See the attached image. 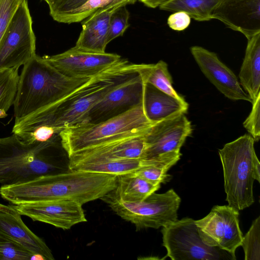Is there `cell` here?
<instances>
[{"mask_svg": "<svg viewBox=\"0 0 260 260\" xmlns=\"http://www.w3.org/2000/svg\"><path fill=\"white\" fill-rule=\"evenodd\" d=\"M143 104L147 118L153 123L180 113H185L188 108L184 100L176 99L145 82Z\"/></svg>", "mask_w": 260, "mask_h": 260, "instance_id": "cell-20", "label": "cell"}, {"mask_svg": "<svg viewBox=\"0 0 260 260\" xmlns=\"http://www.w3.org/2000/svg\"><path fill=\"white\" fill-rule=\"evenodd\" d=\"M191 133V123L184 113L153 124L145 134L146 149L142 159L181 155L180 148Z\"/></svg>", "mask_w": 260, "mask_h": 260, "instance_id": "cell-11", "label": "cell"}, {"mask_svg": "<svg viewBox=\"0 0 260 260\" xmlns=\"http://www.w3.org/2000/svg\"><path fill=\"white\" fill-rule=\"evenodd\" d=\"M160 186V184H154L131 173L117 176L115 188L108 194L122 201L137 202L155 192Z\"/></svg>", "mask_w": 260, "mask_h": 260, "instance_id": "cell-22", "label": "cell"}, {"mask_svg": "<svg viewBox=\"0 0 260 260\" xmlns=\"http://www.w3.org/2000/svg\"><path fill=\"white\" fill-rule=\"evenodd\" d=\"M82 206L70 200L23 203L12 205L21 215L62 230L70 229L75 224L87 221Z\"/></svg>", "mask_w": 260, "mask_h": 260, "instance_id": "cell-13", "label": "cell"}, {"mask_svg": "<svg viewBox=\"0 0 260 260\" xmlns=\"http://www.w3.org/2000/svg\"><path fill=\"white\" fill-rule=\"evenodd\" d=\"M36 36L27 0L14 14L0 41V70L19 68L36 53Z\"/></svg>", "mask_w": 260, "mask_h": 260, "instance_id": "cell-9", "label": "cell"}, {"mask_svg": "<svg viewBox=\"0 0 260 260\" xmlns=\"http://www.w3.org/2000/svg\"><path fill=\"white\" fill-rule=\"evenodd\" d=\"M222 0H168L159 6L160 10L171 11H184L190 18L199 21L213 19V14Z\"/></svg>", "mask_w": 260, "mask_h": 260, "instance_id": "cell-24", "label": "cell"}, {"mask_svg": "<svg viewBox=\"0 0 260 260\" xmlns=\"http://www.w3.org/2000/svg\"><path fill=\"white\" fill-rule=\"evenodd\" d=\"M137 0H88L73 11L61 21L70 24L83 21L95 12L116 6L133 4Z\"/></svg>", "mask_w": 260, "mask_h": 260, "instance_id": "cell-28", "label": "cell"}, {"mask_svg": "<svg viewBox=\"0 0 260 260\" xmlns=\"http://www.w3.org/2000/svg\"><path fill=\"white\" fill-rule=\"evenodd\" d=\"M252 104V110L243 124L254 141L257 142L260 138V94Z\"/></svg>", "mask_w": 260, "mask_h": 260, "instance_id": "cell-34", "label": "cell"}, {"mask_svg": "<svg viewBox=\"0 0 260 260\" xmlns=\"http://www.w3.org/2000/svg\"><path fill=\"white\" fill-rule=\"evenodd\" d=\"M145 6L151 8L159 7L160 5L168 0H139Z\"/></svg>", "mask_w": 260, "mask_h": 260, "instance_id": "cell-36", "label": "cell"}, {"mask_svg": "<svg viewBox=\"0 0 260 260\" xmlns=\"http://www.w3.org/2000/svg\"><path fill=\"white\" fill-rule=\"evenodd\" d=\"M88 0H57L49 6V14L56 21L61 23L69 14Z\"/></svg>", "mask_w": 260, "mask_h": 260, "instance_id": "cell-32", "label": "cell"}, {"mask_svg": "<svg viewBox=\"0 0 260 260\" xmlns=\"http://www.w3.org/2000/svg\"><path fill=\"white\" fill-rule=\"evenodd\" d=\"M181 155H170L154 159H145L146 165L133 172L156 184L167 181L168 170L180 159Z\"/></svg>", "mask_w": 260, "mask_h": 260, "instance_id": "cell-26", "label": "cell"}, {"mask_svg": "<svg viewBox=\"0 0 260 260\" xmlns=\"http://www.w3.org/2000/svg\"><path fill=\"white\" fill-rule=\"evenodd\" d=\"M146 165L144 159L100 160L69 164L70 170L119 176L133 173Z\"/></svg>", "mask_w": 260, "mask_h": 260, "instance_id": "cell-23", "label": "cell"}, {"mask_svg": "<svg viewBox=\"0 0 260 260\" xmlns=\"http://www.w3.org/2000/svg\"><path fill=\"white\" fill-rule=\"evenodd\" d=\"M154 123L147 118L143 102L98 122H84L62 129L61 145L68 156L106 142L144 135Z\"/></svg>", "mask_w": 260, "mask_h": 260, "instance_id": "cell-5", "label": "cell"}, {"mask_svg": "<svg viewBox=\"0 0 260 260\" xmlns=\"http://www.w3.org/2000/svg\"><path fill=\"white\" fill-rule=\"evenodd\" d=\"M116 180L115 175L70 170L25 182L2 185L0 195L12 204L70 200L83 205L101 199L114 189Z\"/></svg>", "mask_w": 260, "mask_h": 260, "instance_id": "cell-2", "label": "cell"}, {"mask_svg": "<svg viewBox=\"0 0 260 260\" xmlns=\"http://www.w3.org/2000/svg\"><path fill=\"white\" fill-rule=\"evenodd\" d=\"M247 44L239 77L252 103L260 94V31L247 36Z\"/></svg>", "mask_w": 260, "mask_h": 260, "instance_id": "cell-21", "label": "cell"}, {"mask_svg": "<svg viewBox=\"0 0 260 260\" xmlns=\"http://www.w3.org/2000/svg\"><path fill=\"white\" fill-rule=\"evenodd\" d=\"M18 70H0V118L7 116V112L14 104L19 79Z\"/></svg>", "mask_w": 260, "mask_h": 260, "instance_id": "cell-27", "label": "cell"}, {"mask_svg": "<svg viewBox=\"0 0 260 260\" xmlns=\"http://www.w3.org/2000/svg\"><path fill=\"white\" fill-rule=\"evenodd\" d=\"M43 259L22 245L0 236V260Z\"/></svg>", "mask_w": 260, "mask_h": 260, "instance_id": "cell-30", "label": "cell"}, {"mask_svg": "<svg viewBox=\"0 0 260 260\" xmlns=\"http://www.w3.org/2000/svg\"><path fill=\"white\" fill-rule=\"evenodd\" d=\"M0 210L14 211L15 209L12 205H5L0 203Z\"/></svg>", "mask_w": 260, "mask_h": 260, "instance_id": "cell-38", "label": "cell"}, {"mask_svg": "<svg viewBox=\"0 0 260 260\" xmlns=\"http://www.w3.org/2000/svg\"><path fill=\"white\" fill-rule=\"evenodd\" d=\"M245 260L260 259V216L252 222L241 243Z\"/></svg>", "mask_w": 260, "mask_h": 260, "instance_id": "cell-29", "label": "cell"}, {"mask_svg": "<svg viewBox=\"0 0 260 260\" xmlns=\"http://www.w3.org/2000/svg\"><path fill=\"white\" fill-rule=\"evenodd\" d=\"M44 1L47 3V4L48 5V6H49V5L53 4L54 3H55L57 0H44Z\"/></svg>", "mask_w": 260, "mask_h": 260, "instance_id": "cell-39", "label": "cell"}, {"mask_svg": "<svg viewBox=\"0 0 260 260\" xmlns=\"http://www.w3.org/2000/svg\"><path fill=\"white\" fill-rule=\"evenodd\" d=\"M25 0H0V41L14 14Z\"/></svg>", "mask_w": 260, "mask_h": 260, "instance_id": "cell-33", "label": "cell"}, {"mask_svg": "<svg viewBox=\"0 0 260 260\" xmlns=\"http://www.w3.org/2000/svg\"><path fill=\"white\" fill-rule=\"evenodd\" d=\"M142 64L121 59L114 66L91 78L61 102L38 111L15 122L13 131L52 127L62 129L85 122L91 110L118 83L139 72Z\"/></svg>", "mask_w": 260, "mask_h": 260, "instance_id": "cell-1", "label": "cell"}, {"mask_svg": "<svg viewBox=\"0 0 260 260\" xmlns=\"http://www.w3.org/2000/svg\"><path fill=\"white\" fill-rule=\"evenodd\" d=\"M162 245L172 260H235L236 255L205 244L192 218L185 217L162 227Z\"/></svg>", "mask_w": 260, "mask_h": 260, "instance_id": "cell-8", "label": "cell"}, {"mask_svg": "<svg viewBox=\"0 0 260 260\" xmlns=\"http://www.w3.org/2000/svg\"><path fill=\"white\" fill-rule=\"evenodd\" d=\"M57 147V141L27 144L14 134L0 138V184L13 185L69 171V159L58 153Z\"/></svg>", "mask_w": 260, "mask_h": 260, "instance_id": "cell-4", "label": "cell"}, {"mask_svg": "<svg viewBox=\"0 0 260 260\" xmlns=\"http://www.w3.org/2000/svg\"><path fill=\"white\" fill-rule=\"evenodd\" d=\"M43 57L60 73L74 78L94 77L121 59L117 54L86 51L75 46L61 53Z\"/></svg>", "mask_w": 260, "mask_h": 260, "instance_id": "cell-12", "label": "cell"}, {"mask_svg": "<svg viewBox=\"0 0 260 260\" xmlns=\"http://www.w3.org/2000/svg\"><path fill=\"white\" fill-rule=\"evenodd\" d=\"M119 216L131 222L137 230L158 229L177 220L181 203L178 194L171 189L163 193H152L137 202L119 200L108 193L101 199Z\"/></svg>", "mask_w": 260, "mask_h": 260, "instance_id": "cell-7", "label": "cell"}, {"mask_svg": "<svg viewBox=\"0 0 260 260\" xmlns=\"http://www.w3.org/2000/svg\"><path fill=\"white\" fill-rule=\"evenodd\" d=\"M190 52L202 73L225 97L233 101L243 100L252 104L236 76L220 60L216 53L198 46H192Z\"/></svg>", "mask_w": 260, "mask_h": 260, "instance_id": "cell-15", "label": "cell"}, {"mask_svg": "<svg viewBox=\"0 0 260 260\" xmlns=\"http://www.w3.org/2000/svg\"><path fill=\"white\" fill-rule=\"evenodd\" d=\"M213 19L245 37L260 31V0H222Z\"/></svg>", "mask_w": 260, "mask_h": 260, "instance_id": "cell-17", "label": "cell"}, {"mask_svg": "<svg viewBox=\"0 0 260 260\" xmlns=\"http://www.w3.org/2000/svg\"><path fill=\"white\" fill-rule=\"evenodd\" d=\"M129 13L125 5L117 8L111 14L109 21L107 35V43L114 39L122 36L129 27Z\"/></svg>", "mask_w": 260, "mask_h": 260, "instance_id": "cell-31", "label": "cell"}, {"mask_svg": "<svg viewBox=\"0 0 260 260\" xmlns=\"http://www.w3.org/2000/svg\"><path fill=\"white\" fill-rule=\"evenodd\" d=\"M140 70L120 82L109 91L91 110L85 122L104 120L142 103L145 81Z\"/></svg>", "mask_w": 260, "mask_h": 260, "instance_id": "cell-14", "label": "cell"}, {"mask_svg": "<svg viewBox=\"0 0 260 260\" xmlns=\"http://www.w3.org/2000/svg\"><path fill=\"white\" fill-rule=\"evenodd\" d=\"M191 22L189 15L184 11H177L170 15L167 24L173 30L182 31L187 28Z\"/></svg>", "mask_w": 260, "mask_h": 260, "instance_id": "cell-35", "label": "cell"}, {"mask_svg": "<svg viewBox=\"0 0 260 260\" xmlns=\"http://www.w3.org/2000/svg\"><path fill=\"white\" fill-rule=\"evenodd\" d=\"M253 176L254 180L260 182V162L257 156L255 157L253 165Z\"/></svg>", "mask_w": 260, "mask_h": 260, "instance_id": "cell-37", "label": "cell"}, {"mask_svg": "<svg viewBox=\"0 0 260 260\" xmlns=\"http://www.w3.org/2000/svg\"><path fill=\"white\" fill-rule=\"evenodd\" d=\"M120 6L98 11L84 19L75 47L86 51L105 52L110 17L112 12Z\"/></svg>", "mask_w": 260, "mask_h": 260, "instance_id": "cell-19", "label": "cell"}, {"mask_svg": "<svg viewBox=\"0 0 260 260\" xmlns=\"http://www.w3.org/2000/svg\"><path fill=\"white\" fill-rule=\"evenodd\" d=\"M0 236L22 245L43 260L54 259L44 241L25 224L15 210H0Z\"/></svg>", "mask_w": 260, "mask_h": 260, "instance_id": "cell-18", "label": "cell"}, {"mask_svg": "<svg viewBox=\"0 0 260 260\" xmlns=\"http://www.w3.org/2000/svg\"><path fill=\"white\" fill-rule=\"evenodd\" d=\"M91 78L64 76L35 54L23 66L19 75L13 104L15 122L59 103Z\"/></svg>", "mask_w": 260, "mask_h": 260, "instance_id": "cell-3", "label": "cell"}, {"mask_svg": "<svg viewBox=\"0 0 260 260\" xmlns=\"http://www.w3.org/2000/svg\"><path fill=\"white\" fill-rule=\"evenodd\" d=\"M140 73L145 82L176 99L184 100L173 88L172 78L166 62L159 60L155 64L143 63Z\"/></svg>", "mask_w": 260, "mask_h": 260, "instance_id": "cell-25", "label": "cell"}, {"mask_svg": "<svg viewBox=\"0 0 260 260\" xmlns=\"http://www.w3.org/2000/svg\"><path fill=\"white\" fill-rule=\"evenodd\" d=\"M254 140L245 134L225 144L218 151L222 166L228 206L240 211L254 203L253 165L256 156Z\"/></svg>", "mask_w": 260, "mask_h": 260, "instance_id": "cell-6", "label": "cell"}, {"mask_svg": "<svg viewBox=\"0 0 260 260\" xmlns=\"http://www.w3.org/2000/svg\"><path fill=\"white\" fill-rule=\"evenodd\" d=\"M146 149L145 134L106 142L77 152L69 164L100 160L142 159Z\"/></svg>", "mask_w": 260, "mask_h": 260, "instance_id": "cell-16", "label": "cell"}, {"mask_svg": "<svg viewBox=\"0 0 260 260\" xmlns=\"http://www.w3.org/2000/svg\"><path fill=\"white\" fill-rule=\"evenodd\" d=\"M239 211L228 206H214L203 218L195 220L203 242L235 255L243 235L239 226Z\"/></svg>", "mask_w": 260, "mask_h": 260, "instance_id": "cell-10", "label": "cell"}]
</instances>
